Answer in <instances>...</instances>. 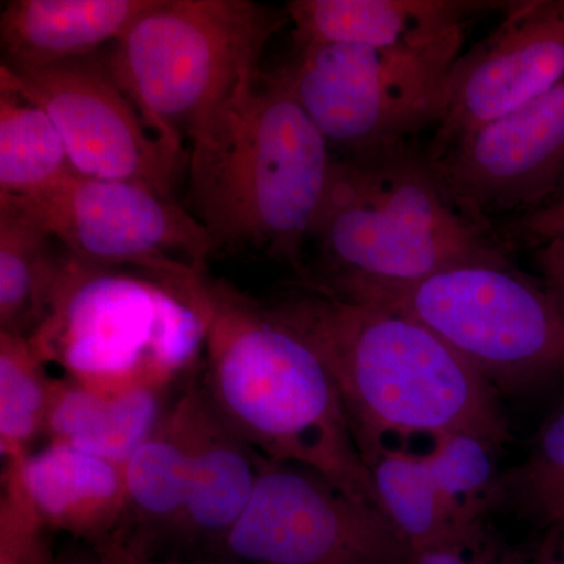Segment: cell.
Masks as SVG:
<instances>
[{"mask_svg":"<svg viewBox=\"0 0 564 564\" xmlns=\"http://www.w3.org/2000/svg\"><path fill=\"white\" fill-rule=\"evenodd\" d=\"M263 302L325 364L367 467L389 437L510 440L494 386L413 318L300 278Z\"/></svg>","mask_w":564,"mask_h":564,"instance_id":"6da1fadb","label":"cell"},{"mask_svg":"<svg viewBox=\"0 0 564 564\" xmlns=\"http://www.w3.org/2000/svg\"><path fill=\"white\" fill-rule=\"evenodd\" d=\"M199 388L215 413L270 462L328 478L381 511L339 391L311 345L263 300L207 278Z\"/></svg>","mask_w":564,"mask_h":564,"instance_id":"7a4b0ae2","label":"cell"},{"mask_svg":"<svg viewBox=\"0 0 564 564\" xmlns=\"http://www.w3.org/2000/svg\"><path fill=\"white\" fill-rule=\"evenodd\" d=\"M307 243L318 270L300 280L334 293L410 284L470 263H510L491 225L456 206L429 152L411 141L334 155Z\"/></svg>","mask_w":564,"mask_h":564,"instance_id":"3957f363","label":"cell"},{"mask_svg":"<svg viewBox=\"0 0 564 564\" xmlns=\"http://www.w3.org/2000/svg\"><path fill=\"white\" fill-rule=\"evenodd\" d=\"M334 154L280 70L191 148V203L212 256H265L303 273Z\"/></svg>","mask_w":564,"mask_h":564,"instance_id":"277c9868","label":"cell"},{"mask_svg":"<svg viewBox=\"0 0 564 564\" xmlns=\"http://www.w3.org/2000/svg\"><path fill=\"white\" fill-rule=\"evenodd\" d=\"M285 10L251 0H158L102 58L163 151L181 166L242 106Z\"/></svg>","mask_w":564,"mask_h":564,"instance_id":"5b68a950","label":"cell"},{"mask_svg":"<svg viewBox=\"0 0 564 564\" xmlns=\"http://www.w3.org/2000/svg\"><path fill=\"white\" fill-rule=\"evenodd\" d=\"M207 328V280L202 291L187 292L66 252L51 315L29 340L62 377L122 391L181 383L203 359Z\"/></svg>","mask_w":564,"mask_h":564,"instance_id":"8992f818","label":"cell"},{"mask_svg":"<svg viewBox=\"0 0 564 564\" xmlns=\"http://www.w3.org/2000/svg\"><path fill=\"white\" fill-rule=\"evenodd\" d=\"M336 295L413 318L508 391L564 375V315L543 282L510 263H470L410 284L366 285Z\"/></svg>","mask_w":564,"mask_h":564,"instance_id":"52a82bcc","label":"cell"},{"mask_svg":"<svg viewBox=\"0 0 564 564\" xmlns=\"http://www.w3.org/2000/svg\"><path fill=\"white\" fill-rule=\"evenodd\" d=\"M464 39L415 50L306 44L278 70L333 154H361L440 126Z\"/></svg>","mask_w":564,"mask_h":564,"instance_id":"ba28073f","label":"cell"},{"mask_svg":"<svg viewBox=\"0 0 564 564\" xmlns=\"http://www.w3.org/2000/svg\"><path fill=\"white\" fill-rule=\"evenodd\" d=\"M11 198L77 261L140 270L187 292L202 291L206 282L209 234L176 199L147 185L70 173L50 191Z\"/></svg>","mask_w":564,"mask_h":564,"instance_id":"9c48e42d","label":"cell"},{"mask_svg":"<svg viewBox=\"0 0 564 564\" xmlns=\"http://www.w3.org/2000/svg\"><path fill=\"white\" fill-rule=\"evenodd\" d=\"M411 555L383 511L315 470L265 458L251 502L214 562L410 564Z\"/></svg>","mask_w":564,"mask_h":564,"instance_id":"30bf717a","label":"cell"},{"mask_svg":"<svg viewBox=\"0 0 564 564\" xmlns=\"http://www.w3.org/2000/svg\"><path fill=\"white\" fill-rule=\"evenodd\" d=\"M0 73L50 115L74 173L137 182L174 198L180 165L166 155L131 99L111 79L102 58L93 55L44 68H11L2 63Z\"/></svg>","mask_w":564,"mask_h":564,"instance_id":"8fae6325","label":"cell"},{"mask_svg":"<svg viewBox=\"0 0 564 564\" xmlns=\"http://www.w3.org/2000/svg\"><path fill=\"white\" fill-rule=\"evenodd\" d=\"M429 158L456 206L485 225H491L492 215H529L560 202L564 79L536 101L429 152Z\"/></svg>","mask_w":564,"mask_h":564,"instance_id":"7c38bea8","label":"cell"},{"mask_svg":"<svg viewBox=\"0 0 564 564\" xmlns=\"http://www.w3.org/2000/svg\"><path fill=\"white\" fill-rule=\"evenodd\" d=\"M496 448L466 434L434 437L423 454L388 445L369 463L378 502L411 552L480 545L494 508Z\"/></svg>","mask_w":564,"mask_h":564,"instance_id":"4fadbf2b","label":"cell"},{"mask_svg":"<svg viewBox=\"0 0 564 564\" xmlns=\"http://www.w3.org/2000/svg\"><path fill=\"white\" fill-rule=\"evenodd\" d=\"M564 79V0H516L452 69L447 106L429 152L522 109Z\"/></svg>","mask_w":564,"mask_h":564,"instance_id":"5bb4252c","label":"cell"},{"mask_svg":"<svg viewBox=\"0 0 564 564\" xmlns=\"http://www.w3.org/2000/svg\"><path fill=\"white\" fill-rule=\"evenodd\" d=\"M184 402L191 430L187 500L162 560H214L250 505L265 458L215 413L196 375L185 386Z\"/></svg>","mask_w":564,"mask_h":564,"instance_id":"9a60e30c","label":"cell"},{"mask_svg":"<svg viewBox=\"0 0 564 564\" xmlns=\"http://www.w3.org/2000/svg\"><path fill=\"white\" fill-rule=\"evenodd\" d=\"M503 6L484 0H293L284 10L296 47L348 43L415 50L466 36L478 14Z\"/></svg>","mask_w":564,"mask_h":564,"instance_id":"2e32d148","label":"cell"},{"mask_svg":"<svg viewBox=\"0 0 564 564\" xmlns=\"http://www.w3.org/2000/svg\"><path fill=\"white\" fill-rule=\"evenodd\" d=\"M21 478L33 513L47 530L91 543L120 532L126 508L120 464L47 441L22 464Z\"/></svg>","mask_w":564,"mask_h":564,"instance_id":"e0dca14e","label":"cell"},{"mask_svg":"<svg viewBox=\"0 0 564 564\" xmlns=\"http://www.w3.org/2000/svg\"><path fill=\"white\" fill-rule=\"evenodd\" d=\"M158 0H14L0 14L3 65L44 68L93 57Z\"/></svg>","mask_w":564,"mask_h":564,"instance_id":"ac0fdd59","label":"cell"},{"mask_svg":"<svg viewBox=\"0 0 564 564\" xmlns=\"http://www.w3.org/2000/svg\"><path fill=\"white\" fill-rule=\"evenodd\" d=\"M184 391L124 467V518L113 540L143 562L169 554L187 500L191 430Z\"/></svg>","mask_w":564,"mask_h":564,"instance_id":"d6986e66","label":"cell"},{"mask_svg":"<svg viewBox=\"0 0 564 564\" xmlns=\"http://www.w3.org/2000/svg\"><path fill=\"white\" fill-rule=\"evenodd\" d=\"M173 388L147 384L104 391L55 377L44 436L126 467L180 399L182 392L172 399Z\"/></svg>","mask_w":564,"mask_h":564,"instance_id":"ffe728a7","label":"cell"},{"mask_svg":"<svg viewBox=\"0 0 564 564\" xmlns=\"http://www.w3.org/2000/svg\"><path fill=\"white\" fill-rule=\"evenodd\" d=\"M66 251L18 199L0 195V332L32 337L51 315Z\"/></svg>","mask_w":564,"mask_h":564,"instance_id":"44dd1931","label":"cell"},{"mask_svg":"<svg viewBox=\"0 0 564 564\" xmlns=\"http://www.w3.org/2000/svg\"><path fill=\"white\" fill-rule=\"evenodd\" d=\"M74 173L46 110L0 73V195L35 196Z\"/></svg>","mask_w":564,"mask_h":564,"instance_id":"7402d4cb","label":"cell"},{"mask_svg":"<svg viewBox=\"0 0 564 564\" xmlns=\"http://www.w3.org/2000/svg\"><path fill=\"white\" fill-rule=\"evenodd\" d=\"M28 337L0 332V455L22 464L44 436L55 377Z\"/></svg>","mask_w":564,"mask_h":564,"instance_id":"603a6c76","label":"cell"},{"mask_svg":"<svg viewBox=\"0 0 564 564\" xmlns=\"http://www.w3.org/2000/svg\"><path fill=\"white\" fill-rule=\"evenodd\" d=\"M497 505L547 530L564 521V403L538 430L524 462L497 477Z\"/></svg>","mask_w":564,"mask_h":564,"instance_id":"cb8c5ba5","label":"cell"},{"mask_svg":"<svg viewBox=\"0 0 564 564\" xmlns=\"http://www.w3.org/2000/svg\"><path fill=\"white\" fill-rule=\"evenodd\" d=\"M46 532L31 508L0 503V564H54Z\"/></svg>","mask_w":564,"mask_h":564,"instance_id":"d4e9b609","label":"cell"},{"mask_svg":"<svg viewBox=\"0 0 564 564\" xmlns=\"http://www.w3.org/2000/svg\"><path fill=\"white\" fill-rule=\"evenodd\" d=\"M70 551L65 552L62 558L54 560V564H143V560L137 558L124 545L115 540L91 541L74 540Z\"/></svg>","mask_w":564,"mask_h":564,"instance_id":"484cf974","label":"cell"},{"mask_svg":"<svg viewBox=\"0 0 564 564\" xmlns=\"http://www.w3.org/2000/svg\"><path fill=\"white\" fill-rule=\"evenodd\" d=\"M513 234L534 245L564 237V198L544 209L524 215L516 223Z\"/></svg>","mask_w":564,"mask_h":564,"instance_id":"4316f807","label":"cell"},{"mask_svg":"<svg viewBox=\"0 0 564 564\" xmlns=\"http://www.w3.org/2000/svg\"><path fill=\"white\" fill-rule=\"evenodd\" d=\"M536 262L545 291L564 315V237L538 245Z\"/></svg>","mask_w":564,"mask_h":564,"instance_id":"83f0119b","label":"cell"},{"mask_svg":"<svg viewBox=\"0 0 564 564\" xmlns=\"http://www.w3.org/2000/svg\"><path fill=\"white\" fill-rule=\"evenodd\" d=\"M463 549L434 547L415 552L411 555L410 564H470L464 556ZM502 564H519L513 558H507Z\"/></svg>","mask_w":564,"mask_h":564,"instance_id":"f1b7e54d","label":"cell"},{"mask_svg":"<svg viewBox=\"0 0 564 564\" xmlns=\"http://www.w3.org/2000/svg\"><path fill=\"white\" fill-rule=\"evenodd\" d=\"M547 532L533 564H564V521Z\"/></svg>","mask_w":564,"mask_h":564,"instance_id":"f546056e","label":"cell"},{"mask_svg":"<svg viewBox=\"0 0 564 564\" xmlns=\"http://www.w3.org/2000/svg\"><path fill=\"white\" fill-rule=\"evenodd\" d=\"M143 564H223L214 562V560H152V562H143Z\"/></svg>","mask_w":564,"mask_h":564,"instance_id":"4dcf8cb0","label":"cell"}]
</instances>
